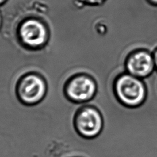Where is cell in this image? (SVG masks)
Here are the masks:
<instances>
[{
  "instance_id": "cell-2",
  "label": "cell",
  "mask_w": 157,
  "mask_h": 157,
  "mask_svg": "<svg viewBox=\"0 0 157 157\" xmlns=\"http://www.w3.org/2000/svg\"><path fill=\"white\" fill-rule=\"evenodd\" d=\"M104 120L101 113L93 107H85L80 110L74 120L77 133L87 139H94L103 130Z\"/></svg>"
},
{
  "instance_id": "cell-11",
  "label": "cell",
  "mask_w": 157,
  "mask_h": 157,
  "mask_svg": "<svg viewBox=\"0 0 157 157\" xmlns=\"http://www.w3.org/2000/svg\"><path fill=\"white\" fill-rule=\"evenodd\" d=\"M1 18L0 17V28H1Z\"/></svg>"
},
{
  "instance_id": "cell-1",
  "label": "cell",
  "mask_w": 157,
  "mask_h": 157,
  "mask_svg": "<svg viewBox=\"0 0 157 157\" xmlns=\"http://www.w3.org/2000/svg\"><path fill=\"white\" fill-rule=\"evenodd\" d=\"M113 89L118 102L126 107H139L147 98L146 86L142 79L128 72L116 78Z\"/></svg>"
},
{
  "instance_id": "cell-8",
  "label": "cell",
  "mask_w": 157,
  "mask_h": 157,
  "mask_svg": "<svg viewBox=\"0 0 157 157\" xmlns=\"http://www.w3.org/2000/svg\"><path fill=\"white\" fill-rule=\"evenodd\" d=\"M153 59L155 63V68L157 69V48L153 52Z\"/></svg>"
},
{
  "instance_id": "cell-6",
  "label": "cell",
  "mask_w": 157,
  "mask_h": 157,
  "mask_svg": "<svg viewBox=\"0 0 157 157\" xmlns=\"http://www.w3.org/2000/svg\"><path fill=\"white\" fill-rule=\"evenodd\" d=\"M96 91L94 81L86 75H78L69 81L66 87L69 98L77 102L86 101L91 99Z\"/></svg>"
},
{
  "instance_id": "cell-7",
  "label": "cell",
  "mask_w": 157,
  "mask_h": 157,
  "mask_svg": "<svg viewBox=\"0 0 157 157\" xmlns=\"http://www.w3.org/2000/svg\"><path fill=\"white\" fill-rule=\"evenodd\" d=\"M83 2L91 4V5H99L103 3L105 0H80Z\"/></svg>"
},
{
  "instance_id": "cell-5",
  "label": "cell",
  "mask_w": 157,
  "mask_h": 157,
  "mask_svg": "<svg viewBox=\"0 0 157 157\" xmlns=\"http://www.w3.org/2000/svg\"><path fill=\"white\" fill-rule=\"evenodd\" d=\"M19 35L25 45L31 47L42 46L47 39V31L44 25L35 19H29L21 23Z\"/></svg>"
},
{
  "instance_id": "cell-3",
  "label": "cell",
  "mask_w": 157,
  "mask_h": 157,
  "mask_svg": "<svg viewBox=\"0 0 157 157\" xmlns=\"http://www.w3.org/2000/svg\"><path fill=\"white\" fill-rule=\"evenodd\" d=\"M124 65L128 73L139 78L151 75L155 67L153 54L145 49L132 52L126 58Z\"/></svg>"
},
{
  "instance_id": "cell-9",
  "label": "cell",
  "mask_w": 157,
  "mask_h": 157,
  "mask_svg": "<svg viewBox=\"0 0 157 157\" xmlns=\"http://www.w3.org/2000/svg\"><path fill=\"white\" fill-rule=\"evenodd\" d=\"M148 1L151 4H152L153 5L157 6V0H148Z\"/></svg>"
},
{
  "instance_id": "cell-4",
  "label": "cell",
  "mask_w": 157,
  "mask_h": 157,
  "mask_svg": "<svg viewBox=\"0 0 157 157\" xmlns=\"http://www.w3.org/2000/svg\"><path fill=\"white\" fill-rule=\"evenodd\" d=\"M46 86L44 80L39 76L30 74L24 77L18 88V95L26 104H33L40 101L44 96Z\"/></svg>"
},
{
  "instance_id": "cell-10",
  "label": "cell",
  "mask_w": 157,
  "mask_h": 157,
  "mask_svg": "<svg viewBox=\"0 0 157 157\" xmlns=\"http://www.w3.org/2000/svg\"><path fill=\"white\" fill-rule=\"evenodd\" d=\"M6 1V0H0V4H2V3H4Z\"/></svg>"
}]
</instances>
